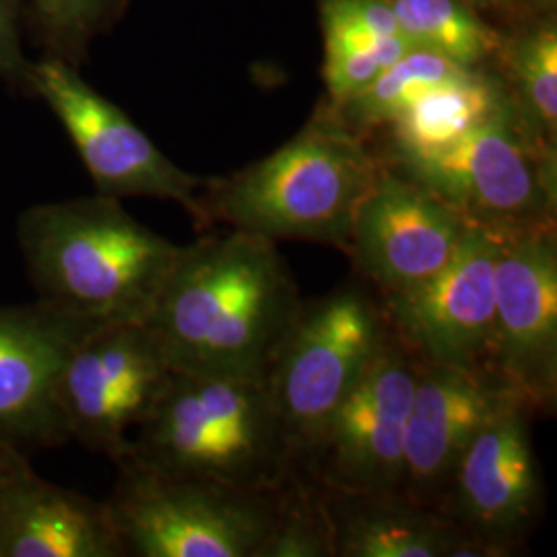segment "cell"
Wrapping results in <instances>:
<instances>
[{"mask_svg": "<svg viewBox=\"0 0 557 557\" xmlns=\"http://www.w3.org/2000/svg\"><path fill=\"white\" fill-rule=\"evenodd\" d=\"M299 306L277 242L232 230L180 248L145 324L174 370L264 379Z\"/></svg>", "mask_w": 557, "mask_h": 557, "instance_id": "obj_1", "label": "cell"}, {"mask_svg": "<svg viewBox=\"0 0 557 557\" xmlns=\"http://www.w3.org/2000/svg\"><path fill=\"white\" fill-rule=\"evenodd\" d=\"M17 244L38 298L98 324L145 322L182 248L103 195L25 209Z\"/></svg>", "mask_w": 557, "mask_h": 557, "instance_id": "obj_2", "label": "cell"}, {"mask_svg": "<svg viewBox=\"0 0 557 557\" xmlns=\"http://www.w3.org/2000/svg\"><path fill=\"white\" fill-rule=\"evenodd\" d=\"M126 455L250 492L283 490L301 475L267 382L234 374L174 370Z\"/></svg>", "mask_w": 557, "mask_h": 557, "instance_id": "obj_3", "label": "cell"}, {"mask_svg": "<svg viewBox=\"0 0 557 557\" xmlns=\"http://www.w3.org/2000/svg\"><path fill=\"white\" fill-rule=\"evenodd\" d=\"M366 139L331 112L269 158L230 178H209L207 227L223 223L262 238L308 239L345 250L359 202L382 170Z\"/></svg>", "mask_w": 557, "mask_h": 557, "instance_id": "obj_4", "label": "cell"}, {"mask_svg": "<svg viewBox=\"0 0 557 557\" xmlns=\"http://www.w3.org/2000/svg\"><path fill=\"white\" fill-rule=\"evenodd\" d=\"M103 499L122 557H262L294 487L250 492L149 467L126 455Z\"/></svg>", "mask_w": 557, "mask_h": 557, "instance_id": "obj_5", "label": "cell"}, {"mask_svg": "<svg viewBox=\"0 0 557 557\" xmlns=\"http://www.w3.org/2000/svg\"><path fill=\"white\" fill-rule=\"evenodd\" d=\"M384 161L473 225L494 232L556 225V149L533 137L512 100L440 149Z\"/></svg>", "mask_w": 557, "mask_h": 557, "instance_id": "obj_6", "label": "cell"}, {"mask_svg": "<svg viewBox=\"0 0 557 557\" xmlns=\"http://www.w3.org/2000/svg\"><path fill=\"white\" fill-rule=\"evenodd\" d=\"M386 331L379 292L368 287L345 285L301 301L264 374L278 419L298 448L299 465L376 358Z\"/></svg>", "mask_w": 557, "mask_h": 557, "instance_id": "obj_7", "label": "cell"}, {"mask_svg": "<svg viewBox=\"0 0 557 557\" xmlns=\"http://www.w3.org/2000/svg\"><path fill=\"white\" fill-rule=\"evenodd\" d=\"M34 98L46 101L73 140L98 195L147 197L180 205L199 230H207L202 193L209 178L184 172L116 103L106 100L77 66L40 59L32 69Z\"/></svg>", "mask_w": 557, "mask_h": 557, "instance_id": "obj_8", "label": "cell"}, {"mask_svg": "<svg viewBox=\"0 0 557 557\" xmlns=\"http://www.w3.org/2000/svg\"><path fill=\"white\" fill-rule=\"evenodd\" d=\"M418 372V356L388 326L376 358L304 453L301 471L322 490L400 494Z\"/></svg>", "mask_w": 557, "mask_h": 557, "instance_id": "obj_9", "label": "cell"}, {"mask_svg": "<svg viewBox=\"0 0 557 557\" xmlns=\"http://www.w3.org/2000/svg\"><path fill=\"white\" fill-rule=\"evenodd\" d=\"M172 363L145 322L100 324L64 361L57 409L69 440L116 462L172 379Z\"/></svg>", "mask_w": 557, "mask_h": 557, "instance_id": "obj_10", "label": "cell"}, {"mask_svg": "<svg viewBox=\"0 0 557 557\" xmlns=\"http://www.w3.org/2000/svg\"><path fill=\"white\" fill-rule=\"evenodd\" d=\"M494 376L533 413L557 400V230L498 232Z\"/></svg>", "mask_w": 557, "mask_h": 557, "instance_id": "obj_11", "label": "cell"}, {"mask_svg": "<svg viewBox=\"0 0 557 557\" xmlns=\"http://www.w3.org/2000/svg\"><path fill=\"white\" fill-rule=\"evenodd\" d=\"M498 232L471 225L457 257L411 289L379 294L388 326L421 361L492 372Z\"/></svg>", "mask_w": 557, "mask_h": 557, "instance_id": "obj_12", "label": "cell"}, {"mask_svg": "<svg viewBox=\"0 0 557 557\" xmlns=\"http://www.w3.org/2000/svg\"><path fill=\"white\" fill-rule=\"evenodd\" d=\"M533 418L510 400L487 419L458 458L440 508L487 557L515 556L543 506Z\"/></svg>", "mask_w": 557, "mask_h": 557, "instance_id": "obj_13", "label": "cell"}, {"mask_svg": "<svg viewBox=\"0 0 557 557\" xmlns=\"http://www.w3.org/2000/svg\"><path fill=\"white\" fill-rule=\"evenodd\" d=\"M471 225L453 205L384 161L359 202L345 252L379 294H395L440 273Z\"/></svg>", "mask_w": 557, "mask_h": 557, "instance_id": "obj_14", "label": "cell"}, {"mask_svg": "<svg viewBox=\"0 0 557 557\" xmlns=\"http://www.w3.org/2000/svg\"><path fill=\"white\" fill-rule=\"evenodd\" d=\"M98 326L40 298L0 304V446L27 455L69 442L57 380L81 338Z\"/></svg>", "mask_w": 557, "mask_h": 557, "instance_id": "obj_15", "label": "cell"}, {"mask_svg": "<svg viewBox=\"0 0 557 557\" xmlns=\"http://www.w3.org/2000/svg\"><path fill=\"white\" fill-rule=\"evenodd\" d=\"M510 400L518 398L490 372L419 359L405 432L400 494L440 510L458 458L479 428Z\"/></svg>", "mask_w": 557, "mask_h": 557, "instance_id": "obj_16", "label": "cell"}, {"mask_svg": "<svg viewBox=\"0 0 557 557\" xmlns=\"http://www.w3.org/2000/svg\"><path fill=\"white\" fill-rule=\"evenodd\" d=\"M0 557H122L106 502L41 479L27 455L0 453Z\"/></svg>", "mask_w": 557, "mask_h": 557, "instance_id": "obj_17", "label": "cell"}, {"mask_svg": "<svg viewBox=\"0 0 557 557\" xmlns=\"http://www.w3.org/2000/svg\"><path fill=\"white\" fill-rule=\"evenodd\" d=\"M319 492L333 557H487L444 512L403 494Z\"/></svg>", "mask_w": 557, "mask_h": 557, "instance_id": "obj_18", "label": "cell"}, {"mask_svg": "<svg viewBox=\"0 0 557 557\" xmlns=\"http://www.w3.org/2000/svg\"><path fill=\"white\" fill-rule=\"evenodd\" d=\"M510 100L494 81L467 71L428 91L388 124L391 153L440 149L494 116Z\"/></svg>", "mask_w": 557, "mask_h": 557, "instance_id": "obj_19", "label": "cell"}, {"mask_svg": "<svg viewBox=\"0 0 557 557\" xmlns=\"http://www.w3.org/2000/svg\"><path fill=\"white\" fill-rule=\"evenodd\" d=\"M467 71L471 69H462L438 52L413 46L358 96L335 106L333 114L366 139L368 133L388 126L428 91Z\"/></svg>", "mask_w": 557, "mask_h": 557, "instance_id": "obj_20", "label": "cell"}, {"mask_svg": "<svg viewBox=\"0 0 557 557\" xmlns=\"http://www.w3.org/2000/svg\"><path fill=\"white\" fill-rule=\"evenodd\" d=\"M400 32L418 48L438 52L462 69L498 48V36L462 0H391Z\"/></svg>", "mask_w": 557, "mask_h": 557, "instance_id": "obj_21", "label": "cell"}, {"mask_svg": "<svg viewBox=\"0 0 557 557\" xmlns=\"http://www.w3.org/2000/svg\"><path fill=\"white\" fill-rule=\"evenodd\" d=\"M126 0H25V23L41 59L79 66L89 41L116 20Z\"/></svg>", "mask_w": 557, "mask_h": 557, "instance_id": "obj_22", "label": "cell"}, {"mask_svg": "<svg viewBox=\"0 0 557 557\" xmlns=\"http://www.w3.org/2000/svg\"><path fill=\"white\" fill-rule=\"evenodd\" d=\"M524 126L543 145L554 147L557 131V34L545 25L520 41L510 59Z\"/></svg>", "mask_w": 557, "mask_h": 557, "instance_id": "obj_23", "label": "cell"}, {"mask_svg": "<svg viewBox=\"0 0 557 557\" xmlns=\"http://www.w3.org/2000/svg\"><path fill=\"white\" fill-rule=\"evenodd\" d=\"M411 48L405 36H384L326 50L324 81L333 106L358 96Z\"/></svg>", "mask_w": 557, "mask_h": 557, "instance_id": "obj_24", "label": "cell"}, {"mask_svg": "<svg viewBox=\"0 0 557 557\" xmlns=\"http://www.w3.org/2000/svg\"><path fill=\"white\" fill-rule=\"evenodd\" d=\"M25 0H0V79L25 98H34L32 69L21 48Z\"/></svg>", "mask_w": 557, "mask_h": 557, "instance_id": "obj_25", "label": "cell"}, {"mask_svg": "<svg viewBox=\"0 0 557 557\" xmlns=\"http://www.w3.org/2000/svg\"><path fill=\"white\" fill-rule=\"evenodd\" d=\"M343 9L372 36H403L391 0H338Z\"/></svg>", "mask_w": 557, "mask_h": 557, "instance_id": "obj_26", "label": "cell"}, {"mask_svg": "<svg viewBox=\"0 0 557 557\" xmlns=\"http://www.w3.org/2000/svg\"><path fill=\"white\" fill-rule=\"evenodd\" d=\"M539 7H543V9H547V7H552V4H556V0H535Z\"/></svg>", "mask_w": 557, "mask_h": 557, "instance_id": "obj_27", "label": "cell"}, {"mask_svg": "<svg viewBox=\"0 0 557 557\" xmlns=\"http://www.w3.org/2000/svg\"><path fill=\"white\" fill-rule=\"evenodd\" d=\"M481 2H499V0H481Z\"/></svg>", "mask_w": 557, "mask_h": 557, "instance_id": "obj_28", "label": "cell"}, {"mask_svg": "<svg viewBox=\"0 0 557 557\" xmlns=\"http://www.w3.org/2000/svg\"><path fill=\"white\" fill-rule=\"evenodd\" d=\"M4 448H9V446H0V453H2V450H4Z\"/></svg>", "mask_w": 557, "mask_h": 557, "instance_id": "obj_29", "label": "cell"}]
</instances>
